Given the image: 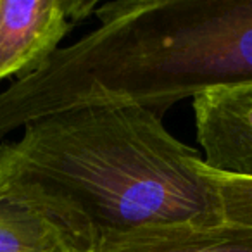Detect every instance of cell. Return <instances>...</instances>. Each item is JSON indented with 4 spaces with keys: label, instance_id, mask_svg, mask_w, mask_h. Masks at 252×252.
Returning <instances> with one entry per match:
<instances>
[{
    "label": "cell",
    "instance_id": "6da1fadb",
    "mask_svg": "<svg viewBox=\"0 0 252 252\" xmlns=\"http://www.w3.org/2000/svg\"><path fill=\"white\" fill-rule=\"evenodd\" d=\"M98 26L0 92V142L30 123L92 104L158 116L220 87L252 83V0H112Z\"/></svg>",
    "mask_w": 252,
    "mask_h": 252
},
{
    "label": "cell",
    "instance_id": "7a4b0ae2",
    "mask_svg": "<svg viewBox=\"0 0 252 252\" xmlns=\"http://www.w3.org/2000/svg\"><path fill=\"white\" fill-rule=\"evenodd\" d=\"M19 173L102 240L164 226L223 223L195 149L137 104H92L45 116L2 142Z\"/></svg>",
    "mask_w": 252,
    "mask_h": 252
},
{
    "label": "cell",
    "instance_id": "3957f363",
    "mask_svg": "<svg viewBox=\"0 0 252 252\" xmlns=\"http://www.w3.org/2000/svg\"><path fill=\"white\" fill-rule=\"evenodd\" d=\"M94 244L38 183L16 169L0 147V252H92Z\"/></svg>",
    "mask_w": 252,
    "mask_h": 252
},
{
    "label": "cell",
    "instance_id": "277c9868",
    "mask_svg": "<svg viewBox=\"0 0 252 252\" xmlns=\"http://www.w3.org/2000/svg\"><path fill=\"white\" fill-rule=\"evenodd\" d=\"M97 0H0V80L36 71Z\"/></svg>",
    "mask_w": 252,
    "mask_h": 252
},
{
    "label": "cell",
    "instance_id": "5b68a950",
    "mask_svg": "<svg viewBox=\"0 0 252 252\" xmlns=\"http://www.w3.org/2000/svg\"><path fill=\"white\" fill-rule=\"evenodd\" d=\"M193 116L204 166L224 176L252 180V83L195 95Z\"/></svg>",
    "mask_w": 252,
    "mask_h": 252
},
{
    "label": "cell",
    "instance_id": "8992f818",
    "mask_svg": "<svg viewBox=\"0 0 252 252\" xmlns=\"http://www.w3.org/2000/svg\"><path fill=\"white\" fill-rule=\"evenodd\" d=\"M92 252H252V226H164L98 242Z\"/></svg>",
    "mask_w": 252,
    "mask_h": 252
},
{
    "label": "cell",
    "instance_id": "52a82bcc",
    "mask_svg": "<svg viewBox=\"0 0 252 252\" xmlns=\"http://www.w3.org/2000/svg\"><path fill=\"white\" fill-rule=\"evenodd\" d=\"M202 173L216 190L223 221L252 226V180L220 175L207 169L204 162Z\"/></svg>",
    "mask_w": 252,
    "mask_h": 252
}]
</instances>
